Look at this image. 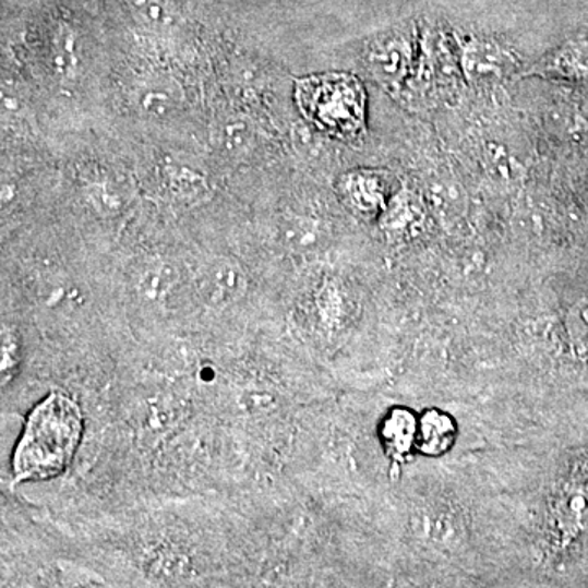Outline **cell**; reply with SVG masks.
Wrapping results in <instances>:
<instances>
[{
    "mask_svg": "<svg viewBox=\"0 0 588 588\" xmlns=\"http://www.w3.org/2000/svg\"><path fill=\"white\" fill-rule=\"evenodd\" d=\"M81 429L79 407L62 394H51L26 422L13 459L16 476L46 479L59 475L74 455Z\"/></svg>",
    "mask_w": 588,
    "mask_h": 588,
    "instance_id": "cell-1",
    "label": "cell"
},
{
    "mask_svg": "<svg viewBox=\"0 0 588 588\" xmlns=\"http://www.w3.org/2000/svg\"><path fill=\"white\" fill-rule=\"evenodd\" d=\"M413 52L412 28L389 29L368 43L364 65L377 84L384 88H396L412 68Z\"/></svg>",
    "mask_w": 588,
    "mask_h": 588,
    "instance_id": "cell-3",
    "label": "cell"
},
{
    "mask_svg": "<svg viewBox=\"0 0 588 588\" xmlns=\"http://www.w3.org/2000/svg\"><path fill=\"white\" fill-rule=\"evenodd\" d=\"M167 180L176 195L185 196V199H195L206 190L205 179L200 173L182 169V167H172L167 170Z\"/></svg>",
    "mask_w": 588,
    "mask_h": 588,
    "instance_id": "cell-13",
    "label": "cell"
},
{
    "mask_svg": "<svg viewBox=\"0 0 588 588\" xmlns=\"http://www.w3.org/2000/svg\"><path fill=\"white\" fill-rule=\"evenodd\" d=\"M528 74L563 79V81H586L588 79V39L586 36L567 39L563 45L544 55L540 61L535 62Z\"/></svg>",
    "mask_w": 588,
    "mask_h": 588,
    "instance_id": "cell-6",
    "label": "cell"
},
{
    "mask_svg": "<svg viewBox=\"0 0 588 588\" xmlns=\"http://www.w3.org/2000/svg\"><path fill=\"white\" fill-rule=\"evenodd\" d=\"M179 284V271L169 262L153 261L136 275V291L149 302H163Z\"/></svg>",
    "mask_w": 588,
    "mask_h": 588,
    "instance_id": "cell-8",
    "label": "cell"
},
{
    "mask_svg": "<svg viewBox=\"0 0 588 588\" xmlns=\"http://www.w3.org/2000/svg\"><path fill=\"white\" fill-rule=\"evenodd\" d=\"M413 435H416V425L412 427V420L406 412L396 413L389 423H386L384 436L393 453L400 455V453L409 452Z\"/></svg>",
    "mask_w": 588,
    "mask_h": 588,
    "instance_id": "cell-12",
    "label": "cell"
},
{
    "mask_svg": "<svg viewBox=\"0 0 588 588\" xmlns=\"http://www.w3.org/2000/svg\"><path fill=\"white\" fill-rule=\"evenodd\" d=\"M341 192L348 205L364 216H374L386 208L387 183L380 173L357 170L344 177Z\"/></svg>",
    "mask_w": 588,
    "mask_h": 588,
    "instance_id": "cell-7",
    "label": "cell"
},
{
    "mask_svg": "<svg viewBox=\"0 0 588 588\" xmlns=\"http://www.w3.org/2000/svg\"><path fill=\"white\" fill-rule=\"evenodd\" d=\"M196 293L209 308L231 305L248 290V277L238 262L218 257L206 262L195 278Z\"/></svg>",
    "mask_w": 588,
    "mask_h": 588,
    "instance_id": "cell-4",
    "label": "cell"
},
{
    "mask_svg": "<svg viewBox=\"0 0 588 588\" xmlns=\"http://www.w3.org/2000/svg\"><path fill=\"white\" fill-rule=\"evenodd\" d=\"M215 144L231 157H244L254 149L255 128L241 115L226 118L216 127Z\"/></svg>",
    "mask_w": 588,
    "mask_h": 588,
    "instance_id": "cell-9",
    "label": "cell"
},
{
    "mask_svg": "<svg viewBox=\"0 0 588 588\" xmlns=\"http://www.w3.org/2000/svg\"><path fill=\"white\" fill-rule=\"evenodd\" d=\"M455 427L448 417L439 412L423 416L419 446L423 453H442L452 445Z\"/></svg>",
    "mask_w": 588,
    "mask_h": 588,
    "instance_id": "cell-11",
    "label": "cell"
},
{
    "mask_svg": "<svg viewBox=\"0 0 588 588\" xmlns=\"http://www.w3.org/2000/svg\"><path fill=\"white\" fill-rule=\"evenodd\" d=\"M295 98L305 120L328 136L355 140L367 127V92L361 82L347 72L299 79Z\"/></svg>",
    "mask_w": 588,
    "mask_h": 588,
    "instance_id": "cell-2",
    "label": "cell"
},
{
    "mask_svg": "<svg viewBox=\"0 0 588 588\" xmlns=\"http://www.w3.org/2000/svg\"><path fill=\"white\" fill-rule=\"evenodd\" d=\"M461 69L469 82H494L520 69V61L511 49L492 39H469L463 49Z\"/></svg>",
    "mask_w": 588,
    "mask_h": 588,
    "instance_id": "cell-5",
    "label": "cell"
},
{
    "mask_svg": "<svg viewBox=\"0 0 588 588\" xmlns=\"http://www.w3.org/2000/svg\"><path fill=\"white\" fill-rule=\"evenodd\" d=\"M179 87L173 82H146L137 92V105L147 117H167L179 107Z\"/></svg>",
    "mask_w": 588,
    "mask_h": 588,
    "instance_id": "cell-10",
    "label": "cell"
}]
</instances>
